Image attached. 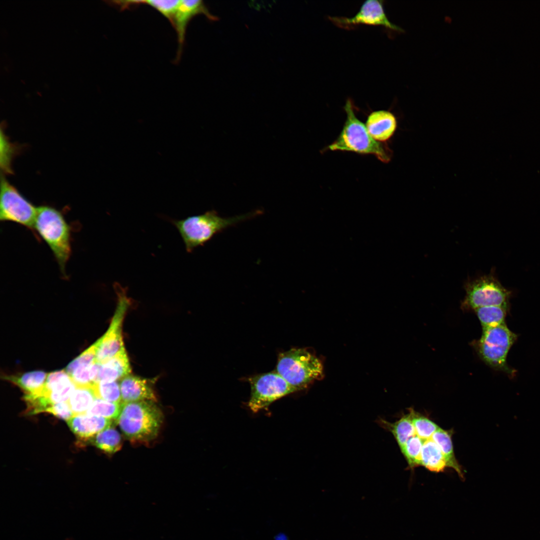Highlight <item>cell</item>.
Returning a JSON list of instances; mask_svg holds the SVG:
<instances>
[{"label":"cell","mask_w":540,"mask_h":540,"mask_svg":"<svg viewBox=\"0 0 540 540\" xmlns=\"http://www.w3.org/2000/svg\"><path fill=\"white\" fill-rule=\"evenodd\" d=\"M260 210L224 218L212 210L202 214L188 216L182 220L170 218L168 220L179 232L188 252L204 245L214 235L228 227L260 214Z\"/></svg>","instance_id":"cell-1"},{"label":"cell","mask_w":540,"mask_h":540,"mask_svg":"<svg viewBox=\"0 0 540 540\" xmlns=\"http://www.w3.org/2000/svg\"><path fill=\"white\" fill-rule=\"evenodd\" d=\"M344 108L346 118L342 129L336 139L326 149L370 154L383 162H388L392 158V150L386 144L372 138L366 124L356 117L350 100H347Z\"/></svg>","instance_id":"cell-2"},{"label":"cell","mask_w":540,"mask_h":540,"mask_svg":"<svg viewBox=\"0 0 540 540\" xmlns=\"http://www.w3.org/2000/svg\"><path fill=\"white\" fill-rule=\"evenodd\" d=\"M154 402H122L116 420L127 438L132 442H148L157 436L162 422V414Z\"/></svg>","instance_id":"cell-3"},{"label":"cell","mask_w":540,"mask_h":540,"mask_svg":"<svg viewBox=\"0 0 540 540\" xmlns=\"http://www.w3.org/2000/svg\"><path fill=\"white\" fill-rule=\"evenodd\" d=\"M34 230L48 245L61 272L66 276V266L72 248L70 228L64 216L50 206L38 207Z\"/></svg>","instance_id":"cell-4"},{"label":"cell","mask_w":540,"mask_h":540,"mask_svg":"<svg viewBox=\"0 0 540 540\" xmlns=\"http://www.w3.org/2000/svg\"><path fill=\"white\" fill-rule=\"evenodd\" d=\"M276 372L296 391L323 376L320 360L305 348H292L280 354Z\"/></svg>","instance_id":"cell-5"},{"label":"cell","mask_w":540,"mask_h":540,"mask_svg":"<svg viewBox=\"0 0 540 540\" xmlns=\"http://www.w3.org/2000/svg\"><path fill=\"white\" fill-rule=\"evenodd\" d=\"M518 336L510 330L506 323L482 328L480 338L474 347L481 360L492 368L514 376L516 370L507 362L508 352Z\"/></svg>","instance_id":"cell-6"},{"label":"cell","mask_w":540,"mask_h":540,"mask_svg":"<svg viewBox=\"0 0 540 540\" xmlns=\"http://www.w3.org/2000/svg\"><path fill=\"white\" fill-rule=\"evenodd\" d=\"M466 296L461 307L464 310L500 306L510 308L512 292L506 288L496 278L492 268L488 274L466 280L464 284Z\"/></svg>","instance_id":"cell-7"},{"label":"cell","mask_w":540,"mask_h":540,"mask_svg":"<svg viewBox=\"0 0 540 540\" xmlns=\"http://www.w3.org/2000/svg\"><path fill=\"white\" fill-rule=\"evenodd\" d=\"M117 295L116 311L108 330L98 340L96 361L102 364L116 354L124 347L122 337V324L124 316L132 304L127 296V288L119 283L114 284Z\"/></svg>","instance_id":"cell-8"},{"label":"cell","mask_w":540,"mask_h":540,"mask_svg":"<svg viewBox=\"0 0 540 540\" xmlns=\"http://www.w3.org/2000/svg\"><path fill=\"white\" fill-rule=\"evenodd\" d=\"M248 382L251 392L248 406L254 413L268 410L274 401L296 392L276 371L250 377Z\"/></svg>","instance_id":"cell-9"},{"label":"cell","mask_w":540,"mask_h":540,"mask_svg":"<svg viewBox=\"0 0 540 540\" xmlns=\"http://www.w3.org/2000/svg\"><path fill=\"white\" fill-rule=\"evenodd\" d=\"M0 220L16 222L34 230L36 208L4 177L1 178Z\"/></svg>","instance_id":"cell-10"},{"label":"cell","mask_w":540,"mask_h":540,"mask_svg":"<svg viewBox=\"0 0 540 540\" xmlns=\"http://www.w3.org/2000/svg\"><path fill=\"white\" fill-rule=\"evenodd\" d=\"M334 24L343 28L350 29L360 24L382 26L393 30H403L390 21L384 8L383 2L367 0L362 5L356 15L351 17L330 16Z\"/></svg>","instance_id":"cell-11"},{"label":"cell","mask_w":540,"mask_h":540,"mask_svg":"<svg viewBox=\"0 0 540 540\" xmlns=\"http://www.w3.org/2000/svg\"><path fill=\"white\" fill-rule=\"evenodd\" d=\"M200 14H204L210 20L218 19L216 16L210 14L202 0H180L172 24L176 30L178 42L176 62L180 58L188 25L194 16Z\"/></svg>","instance_id":"cell-12"},{"label":"cell","mask_w":540,"mask_h":540,"mask_svg":"<svg viewBox=\"0 0 540 540\" xmlns=\"http://www.w3.org/2000/svg\"><path fill=\"white\" fill-rule=\"evenodd\" d=\"M76 386L65 370L56 371L48 374L43 390L38 396L50 405L67 402Z\"/></svg>","instance_id":"cell-13"},{"label":"cell","mask_w":540,"mask_h":540,"mask_svg":"<svg viewBox=\"0 0 540 540\" xmlns=\"http://www.w3.org/2000/svg\"><path fill=\"white\" fill-rule=\"evenodd\" d=\"M112 420L96 416L74 415L67 424L71 430L82 440H91L96 435L110 427Z\"/></svg>","instance_id":"cell-14"},{"label":"cell","mask_w":540,"mask_h":540,"mask_svg":"<svg viewBox=\"0 0 540 540\" xmlns=\"http://www.w3.org/2000/svg\"><path fill=\"white\" fill-rule=\"evenodd\" d=\"M366 126L374 139L384 142L394 135L396 130L397 121L391 112L378 110L372 112L368 115Z\"/></svg>","instance_id":"cell-15"},{"label":"cell","mask_w":540,"mask_h":540,"mask_svg":"<svg viewBox=\"0 0 540 540\" xmlns=\"http://www.w3.org/2000/svg\"><path fill=\"white\" fill-rule=\"evenodd\" d=\"M120 386L122 402L156 400L148 380L142 378L128 374L120 380Z\"/></svg>","instance_id":"cell-16"},{"label":"cell","mask_w":540,"mask_h":540,"mask_svg":"<svg viewBox=\"0 0 540 540\" xmlns=\"http://www.w3.org/2000/svg\"><path fill=\"white\" fill-rule=\"evenodd\" d=\"M131 368L124 348L114 356L100 364L96 382L116 381L130 374Z\"/></svg>","instance_id":"cell-17"},{"label":"cell","mask_w":540,"mask_h":540,"mask_svg":"<svg viewBox=\"0 0 540 540\" xmlns=\"http://www.w3.org/2000/svg\"><path fill=\"white\" fill-rule=\"evenodd\" d=\"M48 374L42 371H34L18 376H7L4 378L20 387L24 395L37 396L42 392Z\"/></svg>","instance_id":"cell-18"},{"label":"cell","mask_w":540,"mask_h":540,"mask_svg":"<svg viewBox=\"0 0 540 540\" xmlns=\"http://www.w3.org/2000/svg\"><path fill=\"white\" fill-rule=\"evenodd\" d=\"M382 426L390 432L394 437L402 452L408 440L416 434L410 412L404 415L394 422L380 420Z\"/></svg>","instance_id":"cell-19"},{"label":"cell","mask_w":540,"mask_h":540,"mask_svg":"<svg viewBox=\"0 0 540 540\" xmlns=\"http://www.w3.org/2000/svg\"><path fill=\"white\" fill-rule=\"evenodd\" d=\"M452 431L439 428L430 438L440 448L448 467L453 468L462 478L464 473L454 456L452 440Z\"/></svg>","instance_id":"cell-20"},{"label":"cell","mask_w":540,"mask_h":540,"mask_svg":"<svg viewBox=\"0 0 540 540\" xmlns=\"http://www.w3.org/2000/svg\"><path fill=\"white\" fill-rule=\"evenodd\" d=\"M420 466L436 472H444L447 466L440 448L431 438L424 442L420 454Z\"/></svg>","instance_id":"cell-21"},{"label":"cell","mask_w":540,"mask_h":540,"mask_svg":"<svg viewBox=\"0 0 540 540\" xmlns=\"http://www.w3.org/2000/svg\"><path fill=\"white\" fill-rule=\"evenodd\" d=\"M96 398L92 386H76L67 402L74 416L86 414Z\"/></svg>","instance_id":"cell-22"},{"label":"cell","mask_w":540,"mask_h":540,"mask_svg":"<svg viewBox=\"0 0 540 540\" xmlns=\"http://www.w3.org/2000/svg\"><path fill=\"white\" fill-rule=\"evenodd\" d=\"M509 308L500 306H491L474 310L483 328L492 327L506 323Z\"/></svg>","instance_id":"cell-23"},{"label":"cell","mask_w":540,"mask_h":540,"mask_svg":"<svg viewBox=\"0 0 540 540\" xmlns=\"http://www.w3.org/2000/svg\"><path fill=\"white\" fill-rule=\"evenodd\" d=\"M90 440L98 448L110 454L118 451L122 445L120 433L111 426L98 434Z\"/></svg>","instance_id":"cell-24"},{"label":"cell","mask_w":540,"mask_h":540,"mask_svg":"<svg viewBox=\"0 0 540 540\" xmlns=\"http://www.w3.org/2000/svg\"><path fill=\"white\" fill-rule=\"evenodd\" d=\"M180 0H146L120 1L121 8L138 4H147L156 10L172 24L174 16Z\"/></svg>","instance_id":"cell-25"},{"label":"cell","mask_w":540,"mask_h":540,"mask_svg":"<svg viewBox=\"0 0 540 540\" xmlns=\"http://www.w3.org/2000/svg\"><path fill=\"white\" fill-rule=\"evenodd\" d=\"M122 402L116 403L96 398L86 414L117 420L120 413Z\"/></svg>","instance_id":"cell-26"},{"label":"cell","mask_w":540,"mask_h":540,"mask_svg":"<svg viewBox=\"0 0 540 540\" xmlns=\"http://www.w3.org/2000/svg\"><path fill=\"white\" fill-rule=\"evenodd\" d=\"M409 410L416 434L424 440L430 438L440 428L438 426L428 418L416 412L413 408H410Z\"/></svg>","instance_id":"cell-27"},{"label":"cell","mask_w":540,"mask_h":540,"mask_svg":"<svg viewBox=\"0 0 540 540\" xmlns=\"http://www.w3.org/2000/svg\"><path fill=\"white\" fill-rule=\"evenodd\" d=\"M92 387L97 398L122 402L120 383L117 381L96 382Z\"/></svg>","instance_id":"cell-28"},{"label":"cell","mask_w":540,"mask_h":540,"mask_svg":"<svg viewBox=\"0 0 540 540\" xmlns=\"http://www.w3.org/2000/svg\"><path fill=\"white\" fill-rule=\"evenodd\" d=\"M424 442L415 434L408 440L401 452L412 469L420 466V454Z\"/></svg>","instance_id":"cell-29"},{"label":"cell","mask_w":540,"mask_h":540,"mask_svg":"<svg viewBox=\"0 0 540 540\" xmlns=\"http://www.w3.org/2000/svg\"><path fill=\"white\" fill-rule=\"evenodd\" d=\"M100 364L94 362L92 364L75 370L70 375L76 386H92L96 382Z\"/></svg>","instance_id":"cell-30"},{"label":"cell","mask_w":540,"mask_h":540,"mask_svg":"<svg viewBox=\"0 0 540 540\" xmlns=\"http://www.w3.org/2000/svg\"><path fill=\"white\" fill-rule=\"evenodd\" d=\"M98 344L99 342L98 340L78 356L72 361L66 367L65 371L70 376L76 369L88 366L96 362Z\"/></svg>","instance_id":"cell-31"},{"label":"cell","mask_w":540,"mask_h":540,"mask_svg":"<svg viewBox=\"0 0 540 540\" xmlns=\"http://www.w3.org/2000/svg\"><path fill=\"white\" fill-rule=\"evenodd\" d=\"M46 412L66 420L74 416L68 402L54 404L48 408Z\"/></svg>","instance_id":"cell-32"}]
</instances>
